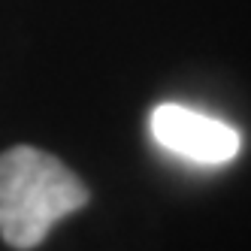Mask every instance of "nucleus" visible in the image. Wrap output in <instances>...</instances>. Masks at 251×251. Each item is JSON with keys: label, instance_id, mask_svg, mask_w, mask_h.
<instances>
[{"label": "nucleus", "instance_id": "nucleus-1", "mask_svg": "<svg viewBox=\"0 0 251 251\" xmlns=\"http://www.w3.org/2000/svg\"><path fill=\"white\" fill-rule=\"evenodd\" d=\"M88 203L82 178L58 157L33 146L0 154V236L6 245L30 251L61 218Z\"/></svg>", "mask_w": 251, "mask_h": 251}, {"label": "nucleus", "instance_id": "nucleus-2", "mask_svg": "<svg viewBox=\"0 0 251 251\" xmlns=\"http://www.w3.org/2000/svg\"><path fill=\"white\" fill-rule=\"evenodd\" d=\"M151 136L160 149L191 164L218 167L239 154L236 127L178 103H160L151 112Z\"/></svg>", "mask_w": 251, "mask_h": 251}]
</instances>
